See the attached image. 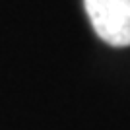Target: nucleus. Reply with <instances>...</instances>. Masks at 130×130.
Returning a JSON list of instances; mask_svg holds the SVG:
<instances>
[{
    "label": "nucleus",
    "instance_id": "nucleus-1",
    "mask_svg": "<svg viewBox=\"0 0 130 130\" xmlns=\"http://www.w3.org/2000/svg\"><path fill=\"white\" fill-rule=\"evenodd\" d=\"M87 18L105 43L130 47V0H84Z\"/></svg>",
    "mask_w": 130,
    "mask_h": 130
}]
</instances>
